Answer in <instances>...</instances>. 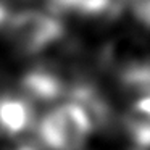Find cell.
Listing matches in <instances>:
<instances>
[{"label": "cell", "mask_w": 150, "mask_h": 150, "mask_svg": "<svg viewBox=\"0 0 150 150\" xmlns=\"http://www.w3.org/2000/svg\"><path fill=\"white\" fill-rule=\"evenodd\" d=\"M8 23V11L7 8L4 7V5L0 4V28L4 26V24Z\"/></svg>", "instance_id": "cell-10"}, {"label": "cell", "mask_w": 150, "mask_h": 150, "mask_svg": "<svg viewBox=\"0 0 150 150\" xmlns=\"http://www.w3.org/2000/svg\"><path fill=\"white\" fill-rule=\"evenodd\" d=\"M11 150H37V149H34V147H31V145H20V147L11 149Z\"/></svg>", "instance_id": "cell-11"}, {"label": "cell", "mask_w": 150, "mask_h": 150, "mask_svg": "<svg viewBox=\"0 0 150 150\" xmlns=\"http://www.w3.org/2000/svg\"><path fill=\"white\" fill-rule=\"evenodd\" d=\"M71 103L79 107L87 116L92 129H103L113 120V110L105 94L91 81H79L69 89Z\"/></svg>", "instance_id": "cell-3"}, {"label": "cell", "mask_w": 150, "mask_h": 150, "mask_svg": "<svg viewBox=\"0 0 150 150\" xmlns=\"http://www.w3.org/2000/svg\"><path fill=\"white\" fill-rule=\"evenodd\" d=\"M92 132L87 116L74 103H63L45 115L39 126L42 142L53 150H78Z\"/></svg>", "instance_id": "cell-1"}, {"label": "cell", "mask_w": 150, "mask_h": 150, "mask_svg": "<svg viewBox=\"0 0 150 150\" xmlns=\"http://www.w3.org/2000/svg\"><path fill=\"white\" fill-rule=\"evenodd\" d=\"M126 0H71L68 13H76L84 18L115 20L123 11Z\"/></svg>", "instance_id": "cell-7"}, {"label": "cell", "mask_w": 150, "mask_h": 150, "mask_svg": "<svg viewBox=\"0 0 150 150\" xmlns=\"http://www.w3.org/2000/svg\"><path fill=\"white\" fill-rule=\"evenodd\" d=\"M47 4H49V7L52 8L53 11H57V13H68L71 0H47Z\"/></svg>", "instance_id": "cell-9"}, {"label": "cell", "mask_w": 150, "mask_h": 150, "mask_svg": "<svg viewBox=\"0 0 150 150\" xmlns=\"http://www.w3.org/2000/svg\"><path fill=\"white\" fill-rule=\"evenodd\" d=\"M24 94L29 98L42 103H49L58 98L65 91L63 81L52 69L37 68L29 71L21 81Z\"/></svg>", "instance_id": "cell-4"}, {"label": "cell", "mask_w": 150, "mask_h": 150, "mask_svg": "<svg viewBox=\"0 0 150 150\" xmlns=\"http://www.w3.org/2000/svg\"><path fill=\"white\" fill-rule=\"evenodd\" d=\"M33 123V110L29 103L13 97L0 98V131L16 136L29 129Z\"/></svg>", "instance_id": "cell-5"}, {"label": "cell", "mask_w": 150, "mask_h": 150, "mask_svg": "<svg viewBox=\"0 0 150 150\" xmlns=\"http://www.w3.org/2000/svg\"><path fill=\"white\" fill-rule=\"evenodd\" d=\"M126 4L129 5L132 16L144 28L150 29V0H126Z\"/></svg>", "instance_id": "cell-8"}, {"label": "cell", "mask_w": 150, "mask_h": 150, "mask_svg": "<svg viewBox=\"0 0 150 150\" xmlns=\"http://www.w3.org/2000/svg\"><path fill=\"white\" fill-rule=\"evenodd\" d=\"M8 37L18 50L24 53H39L62 39L65 29L53 15L28 10L8 20Z\"/></svg>", "instance_id": "cell-2"}, {"label": "cell", "mask_w": 150, "mask_h": 150, "mask_svg": "<svg viewBox=\"0 0 150 150\" xmlns=\"http://www.w3.org/2000/svg\"><path fill=\"white\" fill-rule=\"evenodd\" d=\"M118 81L124 92L139 98L150 97V62H132L121 66Z\"/></svg>", "instance_id": "cell-6"}]
</instances>
